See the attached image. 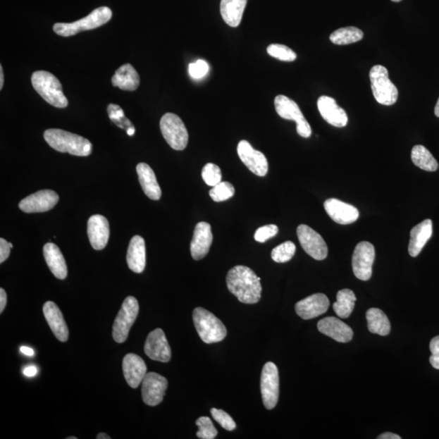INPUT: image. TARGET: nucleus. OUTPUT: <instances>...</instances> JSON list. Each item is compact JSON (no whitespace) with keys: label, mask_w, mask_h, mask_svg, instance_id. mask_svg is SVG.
<instances>
[{"label":"nucleus","mask_w":439,"mask_h":439,"mask_svg":"<svg viewBox=\"0 0 439 439\" xmlns=\"http://www.w3.org/2000/svg\"><path fill=\"white\" fill-rule=\"evenodd\" d=\"M227 287L241 303L256 304L261 298V278L252 268L237 266L230 269L226 277Z\"/></svg>","instance_id":"nucleus-1"},{"label":"nucleus","mask_w":439,"mask_h":439,"mask_svg":"<svg viewBox=\"0 0 439 439\" xmlns=\"http://www.w3.org/2000/svg\"><path fill=\"white\" fill-rule=\"evenodd\" d=\"M44 140L57 152L77 156H88L92 152V144L85 137L59 129L44 132Z\"/></svg>","instance_id":"nucleus-2"},{"label":"nucleus","mask_w":439,"mask_h":439,"mask_svg":"<svg viewBox=\"0 0 439 439\" xmlns=\"http://www.w3.org/2000/svg\"><path fill=\"white\" fill-rule=\"evenodd\" d=\"M31 82L37 92L46 102L58 109L66 108L68 101L63 93L59 79L47 71H36L32 74Z\"/></svg>","instance_id":"nucleus-3"},{"label":"nucleus","mask_w":439,"mask_h":439,"mask_svg":"<svg viewBox=\"0 0 439 439\" xmlns=\"http://www.w3.org/2000/svg\"><path fill=\"white\" fill-rule=\"evenodd\" d=\"M113 13L108 7H100L94 9L84 18L72 23H56L53 30L58 35L70 37L80 32L97 29L108 23L112 18Z\"/></svg>","instance_id":"nucleus-4"},{"label":"nucleus","mask_w":439,"mask_h":439,"mask_svg":"<svg viewBox=\"0 0 439 439\" xmlns=\"http://www.w3.org/2000/svg\"><path fill=\"white\" fill-rule=\"evenodd\" d=\"M193 321L199 336L207 345L219 342L227 335V330L221 321L209 311L197 308L193 311Z\"/></svg>","instance_id":"nucleus-5"},{"label":"nucleus","mask_w":439,"mask_h":439,"mask_svg":"<svg viewBox=\"0 0 439 439\" xmlns=\"http://www.w3.org/2000/svg\"><path fill=\"white\" fill-rule=\"evenodd\" d=\"M373 97L383 105H393L398 99V89L390 80L389 73L383 66H375L369 72Z\"/></svg>","instance_id":"nucleus-6"},{"label":"nucleus","mask_w":439,"mask_h":439,"mask_svg":"<svg viewBox=\"0 0 439 439\" xmlns=\"http://www.w3.org/2000/svg\"><path fill=\"white\" fill-rule=\"evenodd\" d=\"M160 126L163 137L173 149L183 151L187 147L189 140L188 132L178 116L171 113L163 115Z\"/></svg>","instance_id":"nucleus-7"},{"label":"nucleus","mask_w":439,"mask_h":439,"mask_svg":"<svg viewBox=\"0 0 439 439\" xmlns=\"http://www.w3.org/2000/svg\"><path fill=\"white\" fill-rule=\"evenodd\" d=\"M139 311V302L133 296H129L124 300L113 327V337L116 342H125L131 327L137 319Z\"/></svg>","instance_id":"nucleus-8"},{"label":"nucleus","mask_w":439,"mask_h":439,"mask_svg":"<svg viewBox=\"0 0 439 439\" xmlns=\"http://www.w3.org/2000/svg\"><path fill=\"white\" fill-rule=\"evenodd\" d=\"M275 109L277 113L285 120H294L296 123V130L299 135L303 137H309L311 129L309 123L304 118V114L297 104L285 95H278L274 100Z\"/></svg>","instance_id":"nucleus-9"},{"label":"nucleus","mask_w":439,"mask_h":439,"mask_svg":"<svg viewBox=\"0 0 439 439\" xmlns=\"http://www.w3.org/2000/svg\"><path fill=\"white\" fill-rule=\"evenodd\" d=\"M261 390L264 407L268 410L274 409L279 398V373L276 364L272 362L263 367Z\"/></svg>","instance_id":"nucleus-10"},{"label":"nucleus","mask_w":439,"mask_h":439,"mask_svg":"<svg viewBox=\"0 0 439 439\" xmlns=\"http://www.w3.org/2000/svg\"><path fill=\"white\" fill-rule=\"evenodd\" d=\"M375 260V249L372 243H358L352 256V269L355 276L361 281H368L372 277Z\"/></svg>","instance_id":"nucleus-11"},{"label":"nucleus","mask_w":439,"mask_h":439,"mask_svg":"<svg viewBox=\"0 0 439 439\" xmlns=\"http://www.w3.org/2000/svg\"><path fill=\"white\" fill-rule=\"evenodd\" d=\"M297 235L304 252L316 261H323L328 256V247L323 237L306 225L297 228Z\"/></svg>","instance_id":"nucleus-12"},{"label":"nucleus","mask_w":439,"mask_h":439,"mask_svg":"<svg viewBox=\"0 0 439 439\" xmlns=\"http://www.w3.org/2000/svg\"><path fill=\"white\" fill-rule=\"evenodd\" d=\"M168 381L156 373H147L142 382V396L144 403L149 406L160 404L165 397Z\"/></svg>","instance_id":"nucleus-13"},{"label":"nucleus","mask_w":439,"mask_h":439,"mask_svg":"<svg viewBox=\"0 0 439 439\" xmlns=\"http://www.w3.org/2000/svg\"><path fill=\"white\" fill-rule=\"evenodd\" d=\"M237 155L249 171L259 177H264L268 171V163L266 156L260 151L254 149L246 140L239 142Z\"/></svg>","instance_id":"nucleus-14"},{"label":"nucleus","mask_w":439,"mask_h":439,"mask_svg":"<svg viewBox=\"0 0 439 439\" xmlns=\"http://www.w3.org/2000/svg\"><path fill=\"white\" fill-rule=\"evenodd\" d=\"M59 202V195L51 190H42L20 201L19 208L26 214L44 213Z\"/></svg>","instance_id":"nucleus-15"},{"label":"nucleus","mask_w":439,"mask_h":439,"mask_svg":"<svg viewBox=\"0 0 439 439\" xmlns=\"http://www.w3.org/2000/svg\"><path fill=\"white\" fill-rule=\"evenodd\" d=\"M146 355L153 361L167 363L171 361L172 352L165 333L161 329L153 330L145 342Z\"/></svg>","instance_id":"nucleus-16"},{"label":"nucleus","mask_w":439,"mask_h":439,"mask_svg":"<svg viewBox=\"0 0 439 439\" xmlns=\"http://www.w3.org/2000/svg\"><path fill=\"white\" fill-rule=\"evenodd\" d=\"M330 300L324 294L311 295L295 304V311L301 319L310 320L326 313Z\"/></svg>","instance_id":"nucleus-17"},{"label":"nucleus","mask_w":439,"mask_h":439,"mask_svg":"<svg viewBox=\"0 0 439 439\" xmlns=\"http://www.w3.org/2000/svg\"><path fill=\"white\" fill-rule=\"evenodd\" d=\"M213 241L211 225L207 222H199L195 226L193 239L190 242V253L194 260H202L207 256Z\"/></svg>","instance_id":"nucleus-18"},{"label":"nucleus","mask_w":439,"mask_h":439,"mask_svg":"<svg viewBox=\"0 0 439 439\" xmlns=\"http://www.w3.org/2000/svg\"><path fill=\"white\" fill-rule=\"evenodd\" d=\"M324 208L330 218L340 225H350L359 218L358 209L340 199H327Z\"/></svg>","instance_id":"nucleus-19"},{"label":"nucleus","mask_w":439,"mask_h":439,"mask_svg":"<svg viewBox=\"0 0 439 439\" xmlns=\"http://www.w3.org/2000/svg\"><path fill=\"white\" fill-rule=\"evenodd\" d=\"M87 234L89 242L94 250H103L109 239V223L101 215H94L87 223Z\"/></svg>","instance_id":"nucleus-20"},{"label":"nucleus","mask_w":439,"mask_h":439,"mask_svg":"<svg viewBox=\"0 0 439 439\" xmlns=\"http://www.w3.org/2000/svg\"><path fill=\"white\" fill-rule=\"evenodd\" d=\"M317 107L328 123L338 128L347 125L348 118L345 110L338 105L335 99L323 95L317 100Z\"/></svg>","instance_id":"nucleus-21"},{"label":"nucleus","mask_w":439,"mask_h":439,"mask_svg":"<svg viewBox=\"0 0 439 439\" xmlns=\"http://www.w3.org/2000/svg\"><path fill=\"white\" fill-rule=\"evenodd\" d=\"M317 329L328 337L338 342H348L352 341L353 330L345 322L334 316L326 317L317 324Z\"/></svg>","instance_id":"nucleus-22"},{"label":"nucleus","mask_w":439,"mask_h":439,"mask_svg":"<svg viewBox=\"0 0 439 439\" xmlns=\"http://www.w3.org/2000/svg\"><path fill=\"white\" fill-rule=\"evenodd\" d=\"M123 373L127 383L132 388H137L147 373L146 364L140 357L130 353L123 359Z\"/></svg>","instance_id":"nucleus-23"},{"label":"nucleus","mask_w":439,"mask_h":439,"mask_svg":"<svg viewBox=\"0 0 439 439\" xmlns=\"http://www.w3.org/2000/svg\"><path fill=\"white\" fill-rule=\"evenodd\" d=\"M44 314L47 323L57 340L66 342L68 338V329L58 306L54 302L49 301L44 306Z\"/></svg>","instance_id":"nucleus-24"},{"label":"nucleus","mask_w":439,"mask_h":439,"mask_svg":"<svg viewBox=\"0 0 439 439\" xmlns=\"http://www.w3.org/2000/svg\"><path fill=\"white\" fill-rule=\"evenodd\" d=\"M433 235V222L426 219L416 225L411 230L409 252L412 257H416L421 252Z\"/></svg>","instance_id":"nucleus-25"},{"label":"nucleus","mask_w":439,"mask_h":439,"mask_svg":"<svg viewBox=\"0 0 439 439\" xmlns=\"http://www.w3.org/2000/svg\"><path fill=\"white\" fill-rule=\"evenodd\" d=\"M136 171L142 189L147 197L152 200L160 199L161 189L152 168L146 163H140L136 167Z\"/></svg>","instance_id":"nucleus-26"},{"label":"nucleus","mask_w":439,"mask_h":439,"mask_svg":"<svg viewBox=\"0 0 439 439\" xmlns=\"http://www.w3.org/2000/svg\"><path fill=\"white\" fill-rule=\"evenodd\" d=\"M126 260L132 271L136 273L144 272L146 266V246L145 241L141 236L132 237Z\"/></svg>","instance_id":"nucleus-27"},{"label":"nucleus","mask_w":439,"mask_h":439,"mask_svg":"<svg viewBox=\"0 0 439 439\" xmlns=\"http://www.w3.org/2000/svg\"><path fill=\"white\" fill-rule=\"evenodd\" d=\"M44 255L53 275L58 279H66L68 274L67 264L60 248L54 243H47L44 247Z\"/></svg>","instance_id":"nucleus-28"},{"label":"nucleus","mask_w":439,"mask_h":439,"mask_svg":"<svg viewBox=\"0 0 439 439\" xmlns=\"http://www.w3.org/2000/svg\"><path fill=\"white\" fill-rule=\"evenodd\" d=\"M113 86L124 91L134 92L139 88L140 77L130 63L120 67L112 78Z\"/></svg>","instance_id":"nucleus-29"},{"label":"nucleus","mask_w":439,"mask_h":439,"mask_svg":"<svg viewBox=\"0 0 439 439\" xmlns=\"http://www.w3.org/2000/svg\"><path fill=\"white\" fill-rule=\"evenodd\" d=\"M247 0H221V14L225 23L231 27H237L241 23Z\"/></svg>","instance_id":"nucleus-30"},{"label":"nucleus","mask_w":439,"mask_h":439,"mask_svg":"<svg viewBox=\"0 0 439 439\" xmlns=\"http://www.w3.org/2000/svg\"><path fill=\"white\" fill-rule=\"evenodd\" d=\"M368 329L373 334L387 336L390 332V323L387 315L379 309L372 308L367 311Z\"/></svg>","instance_id":"nucleus-31"},{"label":"nucleus","mask_w":439,"mask_h":439,"mask_svg":"<svg viewBox=\"0 0 439 439\" xmlns=\"http://www.w3.org/2000/svg\"><path fill=\"white\" fill-rule=\"evenodd\" d=\"M356 301V295L352 290L343 289L338 292L337 301L333 304V309L338 317L346 319L352 314Z\"/></svg>","instance_id":"nucleus-32"},{"label":"nucleus","mask_w":439,"mask_h":439,"mask_svg":"<svg viewBox=\"0 0 439 439\" xmlns=\"http://www.w3.org/2000/svg\"><path fill=\"white\" fill-rule=\"evenodd\" d=\"M411 158L414 165L423 171L435 172L438 168V163L435 158L424 146H414L412 150Z\"/></svg>","instance_id":"nucleus-33"},{"label":"nucleus","mask_w":439,"mask_h":439,"mask_svg":"<svg viewBox=\"0 0 439 439\" xmlns=\"http://www.w3.org/2000/svg\"><path fill=\"white\" fill-rule=\"evenodd\" d=\"M364 38L362 30L349 26V27L340 28L330 36V39L333 44L336 45H348L361 41Z\"/></svg>","instance_id":"nucleus-34"},{"label":"nucleus","mask_w":439,"mask_h":439,"mask_svg":"<svg viewBox=\"0 0 439 439\" xmlns=\"http://www.w3.org/2000/svg\"><path fill=\"white\" fill-rule=\"evenodd\" d=\"M107 110L109 118L114 124L118 125L119 128L125 130L128 135L133 136L135 135V126L129 119L125 118L123 110L120 106L110 104Z\"/></svg>","instance_id":"nucleus-35"},{"label":"nucleus","mask_w":439,"mask_h":439,"mask_svg":"<svg viewBox=\"0 0 439 439\" xmlns=\"http://www.w3.org/2000/svg\"><path fill=\"white\" fill-rule=\"evenodd\" d=\"M296 247L292 241H287L273 248L271 252L273 261L277 263L288 262L295 256Z\"/></svg>","instance_id":"nucleus-36"},{"label":"nucleus","mask_w":439,"mask_h":439,"mask_svg":"<svg viewBox=\"0 0 439 439\" xmlns=\"http://www.w3.org/2000/svg\"><path fill=\"white\" fill-rule=\"evenodd\" d=\"M235 193V187L231 183L221 182L210 190L209 195L215 202H223L234 197Z\"/></svg>","instance_id":"nucleus-37"},{"label":"nucleus","mask_w":439,"mask_h":439,"mask_svg":"<svg viewBox=\"0 0 439 439\" xmlns=\"http://www.w3.org/2000/svg\"><path fill=\"white\" fill-rule=\"evenodd\" d=\"M268 54L282 61L292 62L296 60L297 55L290 47L282 44H271L268 47Z\"/></svg>","instance_id":"nucleus-38"},{"label":"nucleus","mask_w":439,"mask_h":439,"mask_svg":"<svg viewBox=\"0 0 439 439\" xmlns=\"http://www.w3.org/2000/svg\"><path fill=\"white\" fill-rule=\"evenodd\" d=\"M199 427L197 435L201 439H214L218 435V430L216 429L213 421L208 416L199 417L195 422Z\"/></svg>","instance_id":"nucleus-39"},{"label":"nucleus","mask_w":439,"mask_h":439,"mask_svg":"<svg viewBox=\"0 0 439 439\" xmlns=\"http://www.w3.org/2000/svg\"><path fill=\"white\" fill-rule=\"evenodd\" d=\"M202 178L206 184L214 187L221 182V168L215 163H209L203 168Z\"/></svg>","instance_id":"nucleus-40"},{"label":"nucleus","mask_w":439,"mask_h":439,"mask_svg":"<svg viewBox=\"0 0 439 439\" xmlns=\"http://www.w3.org/2000/svg\"><path fill=\"white\" fill-rule=\"evenodd\" d=\"M211 414L214 419L219 423L223 429L232 431L235 430L236 423L233 420L232 417L223 410L211 409Z\"/></svg>","instance_id":"nucleus-41"},{"label":"nucleus","mask_w":439,"mask_h":439,"mask_svg":"<svg viewBox=\"0 0 439 439\" xmlns=\"http://www.w3.org/2000/svg\"><path fill=\"white\" fill-rule=\"evenodd\" d=\"M278 233V227L276 225H267L260 227L256 233L254 237L259 242H264L276 236Z\"/></svg>","instance_id":"nucleus-42"},{"label":"nucleus","mask_w":439,"mask_h":439,"mask_svg":"<svg viewBox=\"0 0 439 439\" xmlns=\"http://www.w3.org/2000/svg\"><path fill=\"white\" fill-rule=\"evenodd\" d=\"M209 70V67L207 62L202 60H199L189 65L190 75L194 79L204 78L208 73Z\"/></svg>","instance_id":"nucleus-43"},{"label":"nucleus","mask_w":439,"mask_h":439,"mask_svg":"<svg viewBox=\"0 0 439 439\" xmlns=\"http://www.w3.org/2000/svg\"><path fill=\"white\" fill-rule=\"evenodd\" d=\"M430 349L432 353L430 357L431 366L439 370V336L433 338L431 342Z\"/></svg>","instance_id":"nucleus-44"},{"label":"nucleus","mask_w":439,"mask_h":439,"mask_svg":"<svg viewBox=\"0 0 439 439\" xmlns=\"http://www.w3.org/2000/svg\"><path fill=\"white\" fill-rule=\"evenodd\" d=\"M13 247V243L8 242L4 239H0V263L2 264L7 260Z\"/></svg>","instance_id":"nucleus-45"},{"label":"nucleus","mask_w":439,"mask_h":439,"mask_svg":"<svg viewBox=\"0 0 439 439\" xmlns=\"http://www.w3.org/2000/svg\"><path fill=\"white\" fill-rule=\"evenodd\" d=\"M7 304V294L5 292V290L1 288L0 289V313H3L5 307Z\"/></svg>","instance_id":"nucleus-46"},{"label":"nucleus","mask_w":439,"mask_h":439,"mask_svg":"<svg viewBox=\"0 0 439 439\" xmlns=\"http://www.w3.org/2000/svg\"><path fill=\"white\" fill-rule=\"evenodd\" d=\"M37 373H38V370H37V368L34 366L25 367L23 370L25 376L28 378L35 377Z\"/></svg>","instance_id":"nucleus-47"},{"label":"nucleus","mask_w":439,"mask_h":439,"mask_svg":"<svg viewBox=\"0 0 439 439\" xmlns=\"http://www.w3.org/2000/svg\"><path fill=\"white\" fill-rule=\"evenodd\" d=\"M378 439H401V437L398 435H395V433L387 432L383 433L378 437Z\"/></svg>","instance_id":"nucleus-48"},{"label":"nucleus","mask_w":439,"mask_h":439,"mask_svg":"<svg viewBox=\"0 0 439 439\" xmlns=\"http://www.w3.org/2000/svg\"><path fill=\"white\" fill-rule=\"evenodd\" d=\"M20 352L24 354V355L27 357H33L35 355V352L33 349L28 347H21Z\"/></svg>","instance_id":"nucleus-49"},{"label":"nucleus","mask_w":439,"mask_h":439,"mask_svg":"<svg viewBox=\"0 0 439 439\" xmlns=\"http://www.w3.org/2000/svg\"><path fill=\"white\" fill-rule=\"evenodd\" d=\"M4 81V70H3L2 66H0V89H3Z\"/></svg>","instance_id":"nucleus-50"},{"label":"nucleus","mask_w":439,"mask_h":439,"mask_svg":"<svg viewBox=\"0 0 439 439\" xmlns=\"http://www.w3.org/2000/svg\"><path fill=\"white\" fill-rule=\"evenodd\" d=\"M97 439H110L111 437H109L107 433H99L98 436L97 437Z\"/></svg>","instance_id":"nucleus-51"},{"label":"nucleus","mask_w":439,"mask_h":439,"mask_svg":"<svg viewBox=\"0 0 439 439\" xmlns=\"http://www.w3.org/2000/svg\"><path fill=\"white\" fill-rule=\"evenodd\" d=\"M435 116H437V118H439V99L438 100V102H437L435 108Z\"/></svg>","instance_id":"nucleus-52"},{"label":"nucleus","mask_w":439,"mask_h":439,"mask_svg":"<svg viewBox=\"0 0 439 439\" xmlns=\"http://www.w3.org/2000/svg\"><path fill=\"white\" fill-rule=\"evenodd\" d=\"M391 1L395 2V3H400L402 1V0H391Z\"/></svg>","instance_id":"nucleus-53"},{"label":"nucleus","mask_w":439,"mask_h":439,"mask_svg":"<svg viewBox=\"0 0 439 439\" xmlns=\"http://www.w3.org/2000/svg\"><path fill=\"white\" fill-rule=\"evenodd\" d=\"M67 439H77L76 437H68L67 438Z\"/></svg>","instance_id":"nucleus-54"}]
</instances>
